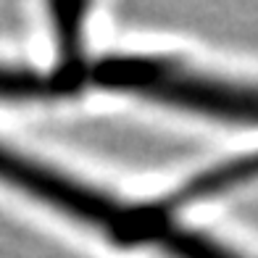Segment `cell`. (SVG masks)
<instances>
[{
  "label": "cell",
  "mask_w": 258,
  "mask_h": 258,
  "mask_svg": "<svg viewBox=\"0 0 258 258\" xmlns=\"http://www.w3.org/2000/svg\"><path fill=\"white\" fill-rule=\"evenodd\" d=\"M0 98L3 100H37L55 98L50 72L24 66H0Z\"/></svg>",
  "instance_id": "obj_4"
},
{
  "label": "cell",
  "mask_w": 258,
  "mask_h": 258,
  "mask_svg": "<svg viewBox=\"0 0 258 258\" xmlns=\"http://www.w3.org/2000/svg\"><path fill=\"white\" fill-rule=\"evenodd\" d=\"M253 179H258V153L232 158L227 163H219V166H211V169L201 171L190 182H184L179 190H174L166 198H161V203L177 214L179 208L190 206V203L214 198L219 192H227V190H232V187L253 182Z\"/></svg>",
  "instance_id": "obj_3"
},
{
  "label": "cell",
  "mask_w": 258,
  "mask_h": 258,
  "mask_svg": "<svg viewBox=\"0 0 258 258\" xmlns=\"http://www.w3.org/2000/svg\"><path fill=\"white\" fill-rule=\"evenodd\" d=\"M0 179L85 224L103 229L121 245H158L171 258H245L224 242L184 227L161 201L126 203L6 145H0Z\"/></svg>",
  "instance_id": "obj_1"
},
{
  "label": "cell",
  "mask_w": 258,
  "mask_h": 258,
  "mask_svg": "<svg viewBox=\"0 0 258 258\" xmlns=\"http://www.w3.org/2000/svg\"><path fill=\"white\" fill-rule=\"evenodd\" d=\"M137 92L177 108L237 124H258V85L211 77L174 58L158 55H105L87 61L85 87Z\"/></svg>",
  "instance_id": "obj_2"
}]
</instances>
